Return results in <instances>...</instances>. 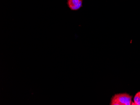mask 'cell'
Returning a JSON list of instances; mask_svg holds the SVG:
<instances>
[{"label": "cell", "instance_id": "cell-1", "mask_svg": "<svg viewBox=\"0 0 140 105\" xmlns=\"http://www.w3.org/2000/svg\"><path fill=\"white\" fill-rule=\"evenodd\" d=\"M132 96L126 93L115 94L111 99L110 105H132Z\"/></svg>", "mask_w": 140, "mask_h": 105}, {"label": "cell", "instance_id": "cell-2", "mask_svg": "<svg viewBox=\"0 0 140 105\" xmlns=\"http://www.w3.org/2000/svg\"><path fill=\"white\" fill-rule=\"evenodd\" d=\"M83 0H68L67 5L72 11H77L82 7Z\"/></svg>", "mask_w": 140, "mask_h": 105}, {"label": "cell", "instance_id": "cell-3", "mask_svg": "<svg viewBox=\"0 0 140 105\" xmlns=\"http://www.w3.org/2000/svg\"><path fill=\"white\" fill-rule=\"evenodd\" d=\"M133 101V103H132V105H140V91L136 94L134 97Z\"/></svg>", "mask_w": 140, "mask_h": 105}]
</instances>
